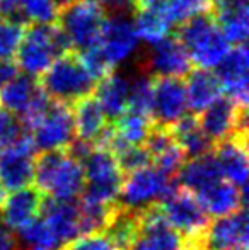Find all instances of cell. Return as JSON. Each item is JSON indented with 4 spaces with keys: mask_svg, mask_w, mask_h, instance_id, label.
<instances>
[{
    "mask_svg": "<svg viewBox=\"0 0 249 250\" xmlns=\"http://www.w3.org/2000/svg\"><path fill=\"white\" fill-rule=\"evenodd\" d=\"M33 182L43 196L75 201L84 189V167L65 150H46L34 155Z\"/></svg>",
    "mask_w": 249,
    "mask_h": 250,
    "instance_id": "obj_1",
    "label": "cell"
},
{
    "mask_svg": "<svg viewBox=\"0 0 249 250\" xmlns=\"http://www.w3.org/2000/svg\"><path fill=\"white\" fill-rule=\"evenodd\" d=\"M68 51H72V46L57 22L33 24L24 29L23 41L16 51V63L26 75L40 77L58 56Z\"/></svg>",
    "mask_w": 249,
    "mask_h": 250,
    "instance_id": "obj_2",
    "label": "cell"
},
{
    "mask_svg": "<svg viewBox=\"0 0 249 250\" xmlns=\"http://www.w3.org/2000/svg\"><path fill=\"white\" fill-rule=\"evenodd\" d=\"M176 38L184 46L191 63L198 68H215L230 50L229 41L220 33L210 10L184 21Z\"/></svg>",
    "mask_w": 249,
    "mask_h": 250,
    "instance_id": "obj_3",
    "label": "cell"
},
{
    "mask_svg": "<svg viewBox=\"0 0 249 250\" xmlns=\"http://www.w3.org/2000/svg\"><path fill=\"white\" fill-rule=\"evenodd\" d=\"M96 80L80 63L79 55L72 51L58 56L38 80V85L51 101L68 105L82 97L91 96L96 89Z\"/></svg>",
    "mask_w": 249,
    "mask_h": 250,
    "instance_id": "obj_4",
    "label": "cell"
},
{
    "mask_svg": "<svg viewBox=\"0 0 249 250\" xmlns=\"http://www.w3.org/2000/svg\"><path fill=\"white\" fill-rule=\"evenodd\" d=\"M157 204L171 227L184 237L186 244H198L202 240L210 223V216L203 211L193 192L174 181Z\"/></svg>",
    "mask_w": 249,
    "mask_h": 250,
    "instance_id": "obj_5",
    "label": "cell"
},
{
    "mask_svg": "<svg viewBox=\"0 0 249 250\" xmlns=\"http://www.w3.org/2000/svg\"><path fill=\"white\" fill-rule=\"evenodd\" d=\"M104 19L106 10L96 0H68L62 3L57 22L70 46L82 51L97 43Z\"/></svg>",
    "mask_w": 249,
    "mask_h": 250,
    "instance_id": "obj_6",
    "label": "cell"
},
{
    "mask_svg": "<svg viewBox=\"0 0 249 250\" xmlns=\"http://www.w3.org/2000/svg\"><path fill=\"white\" fill-rule=\"evenodd\" d=\"M82 199L96 203H116L125 175L118 167L114 155L106 148L94 146L89 157L82 162Z\"/></svg>",
    "mask_w": 249,
    "mask_h": 250,
    "instance_id": "obj_7",
    "label": "cell"
},
{
    "mask_svg": "<svg viewBox=\"0 0 249 250\" xmlns=\"http://www.w3.org/2000/svg\"><path fill=\"white\" fill-rule=\"evenodd\" d=\"M36 145L24 129L10 145L0 148V182L7 191H19L33 184Z\"/></svg>",
    "mask_w": 249,
    "mask_h": 250,
    "instance_id": "obj_8",
    "label": "cell"
},
{
    "mask_svg": "<svg viewBox=\"0 0 249 250\" xmlns=\"http://www.w3.org/2000/svg\"><path fill=\"white\" fill-rule=\"evenodd\" d=\"M176 179H169L154 165L126 174L121 182L118 203L128 209H142L157 203Z\"/></svg>",
    "mask_w": 249,
    "mask_h": 250,
    "instance_id": "obj_9",
    "label": "cell"
},
{
    "mask_svg": "<svg viewBox=\"0 0 249 250\" xmlns=\"http://www.w3.org/2000/svg\"><path fill=\"white\" fill-rule=\"evenodd\" d=\"M186 240L174 230L154 203L140 209V228L135 242L128 250H184Z\"/></svg>",
    "mask_w": 249,
    "mask_h": 250,
    "instance_id": "obj_10",
    "label": "cell"
},
{
    "mask_svg": "<svg viewBox=\"0 0 249 250\" xmlns=\"http://www.w3.org/2000/svg\"><path fill=\"white\" fill-rule=\"evenodd\" d=\"M196 116L202 131L213 145L236 131H248V105L237 104L227 96H220Z\"/></svg>",
    "mask_w": 249,
    "mask_h": 250,
    "instance_id": "obj_11",
    "label": "cell"
},
{
    "mask_svg": "<svg viewBox=\"0 0 249 250\" xmlns=\"http://www.w3.org/2000/svg\"><path fill=\"white\" fill-rule=\"evenodd\" d=\"M29 133L33 136L36 150H65L75 138L72 105L51 101L46 114Z\"/></svg>",
    "mask_w": 249,
    "mask_h": 250,
    "instance_id": "obj_12",
    "label": "cell"
},
{
    "mask_svg": "<svg viewBox=\"0 0 249 250\" xmlns=\"http://www.w3.org/2000/svg\"><path fill=\"white\" fill-rule=\"evenodd\" d=\"M188 112L184 82L178 77H156L152 89V125L169 128Z\"/></svg>",
    "mask_w": 249,
    "mask_h": 250,
    "instance_id": "obj_13",
    "label": "cell"
},
{
    "mask_svg": "<svg viewBox=\"0 0 249 250\" xmlns=\"http://www.w3.org/2000/svg\"><path fill=\"white\" fill-rule=\"evenodd\" d=\"M191 60L181 41L174 38H164L150 44V50L142 58V72L156 77H181L188 75L191 70Z\"/></svg>",
    "mask_w": 249,
    "mask_h": 250,
    "instance_id": "obj_14",
    "label": "cell"
},
{
    "mask_svg": "<svg viewBox=\"0 0 249 250\" xmlns=\"http://www.w3.org/2000/svg\"><path fill=\"white\" fill-rule=\"evenodd\" d=\"M248 213L246 206L227 216L210 221L198 245L205 250H244L248 249Z\"/></svg>",
    "mask_w": 249,
    "mask_h": 250,
    "instance_id": "obj_15",
    "label": "cell"
},
{
    "mask_svg": "<svg viewBox=\"0 0 249 250\" xmlns=\"http://www.w3.org/2000/svg\"><path fill=\"white\" fill-rule=\"evenodd\" d=\"M97 46L104 53L110 63L113 66L126 62L130 56L135 53L138 44V36L135 33L133 22L123 14H118L110 19H104V24L101 27Z\"/></svg>",
    "mask_w": 249,
    "mask_h": 250,
    "instance_id": "obj_16",
    "label": "cell"
},
{
    "mask_svg": "<svg viewBox=\"0 0 249 250\" xmlns=\"http://www.w3.org/2000/svg\"><path fill=\"white\" fill-rule=\"evenodd\" d=\"M222 177L246 191L248 182V131H236L220 140L212 150Z\"/></svg>",
    "mask_w": 249,
    "mask_h": 250,
    "instance_id": "obj_17",
    "label": "cell"
},
{
    "mask_svg": "<svg viewBox=\"0 0 249 250\" xmlns=\"http://www.w3.org/2000/svg\"><path fill=\"white\" fill-rule=\"evenodd\" d=\"M248 72L249 56L246 44L230 48L213 72L219 79L222 92L241 105H248Z\"/></svg>",
    "mask_w": 249,
    "mask_h": 250,
    "instance_id": "obj_18",
    "label": "cell"
},
{
    "mask_svg": "<svg viewBox=\"0 0 249 250\" xmlns=\"http://www.w3.org/2000/svg\"><path fill=\"white\" fill-rule=\"evenodd\" d=\"M210 14L229 44H246L249 14L246 0H222L210 5Z\"/></svg>",
    "mask_w": 249,
    "mask_h": 250,
    "instance_id": "obj_19",
    "label": "cell"
},
{
    "mask_svg": "<svg viewBox=\"0 0 249 250\" xmlns=\"http://www.w3.org/2000/svg\"><path fill=\"white\" fill-rule=\"evenodd\" d=\"M41 218L46 221L62 247L73 238L80 237L79 231V206L77 201H63L45 198L41 204Z\"/></svg>",
    "mask_w": 249,
    "mask_h": 250,
    "instance_id": "obj_20",
    "label": "cell"
},
{
    "mask_svg": "<svg viewBox=\"0 0 249 250\" xmlns=\"http://www.w3.org/2000/svg\"><path fill=\"white\" fill-rule=\"evenodd\" d=\"M195 198L198 199L203 211L212 218L227 216L246 206V191L226 179L213 182L212 186L195 194Z\"/></svg>",
    "mask_w": 249,
    "mask_h": 250,
    "instance_id": "obj_21",
    "label": "cell"
},
{
    "mask_svg": "<svg viewBox=\"0 0 249 250\" xmlns=\"http://www.w3.org/2000/svg\"><path fill=\"white\" fill-rule=\"evenodd\" d=\"M43 199L45 196L36 188L29 186L19 191H12L10 196L7 194L5 203L0 209V220L10 230H17L40 216Z\"/></svg>",
    "mask_w": 249,
    "mask_h": 250,
    "instance_id": "obj_22",
    "label": "cell"
},
{
    "mask_svg": "<svg viewBox=\"0 0 249 250\" xmlns=\"http://www.w3.org/2000/svg\"><path fill=\"white\" fill-rule=\"evenodd\" d=\"M220 179H224L222 172L212 151L196 158H186L176 175L178 184L193 194H198L200 191L206 189Z\"/></svg>",
    "mask_w": 249,
    "mask_h": 250,
    "instance_id": "obj_23",
    "label": "cell"
},
{
    "mask_svg": "<svg viewBox=\"0 0 249 250\" xmlns=\"http://www.w3.org/2000/svg\"><path fill=\"white\" fill-rule=\"evenodd\" d=\"M130 79L118 72H111L96 83L92 96L99 102L108 121H114L128 107Z\"/></svg>",
    "mask_w": 249,
    "mask_h": 250,
    "instance_id": "obj_24",
    "label": "cell"
},
{
    "mask_svg": "<svg viewBox=\"0 0 249 250\" xmlns=\"http://www.w3.org/2000/svg\"><path fill=\"white\" fill-rule=\"evenodd\" d=\"M72 116L77 138L92 143V145L101 136V133L104 131L108 123H110L104 111L101 109L99 102L96 101V97L92 94L73 102Z\"/></svg>",
    "mask_w": 249,
    "mask_h": 250,
    "instance_id": "obj_25",
    "label": "cell"
},
{
    "mask_svg": "<svg viewBox=\"0 0 249 250\" xmlns=\"http://www.w3.org/2000/svg\"><path fill=\"white\" fill-rule=\"evenodd\" d=\"M184 87H186L188 111L193 114H200L203 109H206L213 101L222 96L219 79L215 77V73L206 68L189 70Z\"/></svg>",
    "mask_w": 249,
    "mask_h": 250,
    "instance_id": "obj_26",
    "label": "cell"
},
{
    "mask_svg": "<svg viewBox=\"0 0 249 250\" xmlns=\"http://www.w3.org/2000/svg\"><path fill=\"white\" fill-rule=\"evenodd\" d=\"M169 131L173 135L174 142L181 146L186 158H196L213 150V143L206 138L202 131L198 123V116L193 112H186L181 119H178L173 126H169Z\"/></svg>",
    "mask_w": 249,
    "mask_h": 250,
    "instance_id": "obj_27",
    "label": "cell"
},
{
    "mask_svg": "<svg viewBox=\"0 0 249 250\" xmlns=\"http://www.w3.org/2000/svg\"><path fill=\"white\" fill-rule=\"evenodd\" d=\"M140 228V209H128L116 203L108 227L103 233L116 250H128L135 242Z\"/></svg>",
    "mask_w": 249,
    "mask_h": 250,
    "instance_id": "obj_28",
    "label": "cell"
},
{
    "mask_svg": "<svg viewBox=\"0 0 249 250\" xmlns=\"http://www.w3.org/2000/svg\"><path fill=\"white\" fill-rule=\"evenodd\" d=\"M133 26H135V33L140 40H143L149 44H154L169 36L171 27L174 24L167 16L166 9L162 5H157L138 10Z\"/></svg>",
    "mask_w": 249,
    "mask_h": 250,
    "instance_id": "obj_29",
    "label": "cell"
},
{
    "mask_svg": "<svg viewBox=\"0 0 249 250\" xmlns=\"http://www.w3.org/2000/svg\"><path fill=\"white\" fill-rule=\"evenodd\" d=\"M38 89L40 85L34 80V77L17 75L0 89V105L10 114L21 116L31 104L33 97L36 96Z\"/></svg>",
    "mask_w": 249,
    "mask_h": 250,
    "instance_id": "obj_30",
    "label": "cell"
},
{
    "mask_svg": "<svg viewBox=\"0 0 249 250\" xmlns=\"http://www.w3.org/2000/svg\"><path fill=\"white\" fill-rule=\"evenodd\" d=\"M16 240L19 250H60L62 244L50 230L43 218H34L33 221L16 230Z\"/></svg>",
    "mask_w": 249,
    "mask_h": 250,
    "instance_id": "obj_31",
    "label": "cell"
},
{
    "mask_svg": "<svg viewBox=\"0 0 249 250\" xmlns=\"http://www.w3.org/2000/svg\"><path fill=\"white\" fill-rule=\"evenodd\" d=\"M118 203V201H116ZM116 203H96V201L80 199L79 206V231L80 235L103 233L108 227Z\"/></svg>",
    "mask_w": 249,
    "mask_h": 250,
    "instance_id": "obj_32",
    "label": "cell"
},
{
    "mask_svg": "<svg viewBox=\"0 0 249 250\" xmlns=\"http://www.w3.org/2000/svg\"><path fill=\"white\" fill-rule=\"evenodd\" d=\"M150 128H152V119L133 111H125L113 123L114 135L126 145H143Z\"/></svg>",
    "mask_w": 249,
    "mask_h": 250,
    "instance_id": "obj_33",
    "label": "cell"
},
{
    "mask_svg": "<svg viewBox=\"0 0 249 250\" xmlns=\"http://www.w3.org/2000/svg\"><path fill=\"white\" fill-rule=\"evenodd\" d=\"M152 89L154 79L147 73H140L130 79V92H128V107L126 111L138 112V114L149 116L152 107Z\"/></svg>",
    "mask_w": 249,
    "mask_h": 250,
    "instance_id": "obj_34",
    "label": "cell"
},
{
    "mask_svg": "<svg viewBox=\"0 0 249 250\" xmlns=\"http://www.w3.org/2000/svg\"><path fill=\"white\" fill-rule=\"evenodd\" d=\"M60 7V0H23L21 16L33 24H55Z\"/></svg>",
    "mask_w": 249,
    "mask_h": 250,
    "instance_id": "obj_35",
    "label": "cell"
},
{
    "mask_svg": "<svg viewBox=\"0 0 249 250\" xmlns=\"http://www.w3.org/2000/svg\"><path fill=\"white\" fill-rule=\"evenodd\" d=\"M24 22L0 17V60L12 58L24 36Z\"/></svg>",
    "mask_w": 249,
    "mask_h": 250,
    "instance_id": "obj_36",
    "label": "cell"
},
{
    "mask_svg": "<svg viewBox=\"0 0 249 250\" xmlns=\"http://www.w3.org/2000/svg\"><path fill=\"white\" fill-rule=\"evenodd\" d=\"M77 55H79V60L84 65V68L91 73V77H92L96 82H99L101 79L110 75L114 70V66L111 65L110 60L104 56V53L101 51V48L97 46V44L86 48V50H82V51H77Z\"/></svg>",
    "mask_w": 249,
    "mask_h": 250,
    "instance_id": "obj_37",
    "label": "cell"
},
{
    "mask_svg": "<svg viewBox=\"0 0 249 250\" xmlns=\"http://www.w3.org/2000/svg\"><path fill=\"white\" fill-rule=\"evenodd\" d=\"M60 250H116L104 233L80 235L65 244Z\"/></svg>",
    "mask_w": 249,
    "mask_h": 250,
    "instance_id": "obj_38",
    "label": "cell"
},
{
    "mask_svg": "<svg viewBox=\"0 0 249 250\" xmlns=\"http://www.w3.org/2000/svg\"><path fill=\"white\" fill-rule=\"evenodd\" d=\"M23 131L24 128L17 121V118H14V114L0 105V148L10 145Z\"/></svg>",
    "mask_w": 249,
    "mask_h": 250,
    "instance_id": "obj_39",
    "label": "cell"
},
{
    "mask_svg": "<svg viewBox=\"0 0 249 250\" xmlns=\"http://www.w3.org/2000/svg\"><path fill=\"white\" fill-rule=\"evenodd\" d=\"M19 75V66H17L16 62H12L10 58L7 60H0V89L3 85L14 80Z\"/></svg>",
    "mask_w": 249,
    "mask_h": 250,
    "instance_id": "obj_40",
    "label": "cell"
},
{
    "mask_svg": "<svg viewBox=\"0 0 249 250\" xmlns=\"http://www.w3.org/2000/svg\"><path fill=\"white\" fill-rule=\"evenodd\" d=\"M0 250H19L16 235L9 227L2 223V220H0Z\"/></svg>",
    "mask_w": 249,
    "mask_h": 250,
    "instance_id": "obj_41",
    "label": "cell"
},
{
    "mask_svg": "<svg viewBox=\"0 0 249 250\" xmlns=\"http://www.w3.org/2000/svg\"><path fill=\"white\" fill-rule=\"evenodd\" d=\"M21 3L23 0H0V17L17 19L21 16Z\"/></svg>",
    "mask_w": 249,
    "mask_h": 250,
    "instance_id": "obj_42",
    "label": "cell"
},
{
    "mask_svg": "<svg viewBox=\"0 0 249 250\" xmlns=\"http://www.w3.org/2000/svg\"><path fill=\"white\" fill-rule=\"evenodd\" d=\"M104 10H111V12L123 14L126 10L133 9L132 0H96Z\"/></svg>",
    "mask_w": 249,
    "mask_h": 250,
    "instance_id": "obj_43",
    "label": "cell"
},
{
    "mask_svg": "<svg viewBox=\"0 0 249 250\" xmlns=\"http://www.w3.org/2000/svg\"><path fill=\"white\" fill-rule=\"evenodd\" d=\"M133 2V7L138 10H143V9H150V7H157V5H162L166 0H132Z\"/></svg>",
    "mask_w": 249,
    "mask_h": 250,
    "instance_id": "obj_44",
    "label": "cell"
},
{
    "mask_svg": "<svg viewBox=\"0 0 249 250\" xmlns=\"http://www.w3.org/2000/svg\"><path fill=\"white\" fill-rule=\"evenodd\" d=\"M5 199H7V189L3 188L2 182H0V209H2L3 203H5Z\"/></svg>",
    "mask_w": 249,
    "mask_h": 250,
    "instance_id": "obj_45",
    "label": "cell"
},
{
    "mask_svg": "<svg viewBox=\"0 0 249 250\" xmlns=\"http://www.w3.org/2000/svg\"><path fill=\"white\" fill-rule=\"evenodd\" d=\"M210 2V5H212V3H215V2H222V0H208Z\"/></svg>",
    "mask_w": 249,
    "mask_h": 250,
    "instance_id": "obj_46",
    "label": "cell"
},
{
    "mask_svg": "<svg viewBox=\"0 0 249 250\" xmlns=\"http://www.w3.org/2000/svg\"><path fill=\"white\" fill-rule=\"evenodd\" d=\"M60 2H62V3H63V2H68V0H60Z\"/></svg>",
    "mask_w": 249,
    "mask_h": 250,
    "instance_id": "obj_47",
    "label": "cell"
},
{
    "mask_svg": "<svg viewBox=\"0 0 249 250\" xmlns=\"http://www.w3.org/2000/svg\"><path fill=\"white\" fill-rule=\"evenodd\" d=\"M244 250H248V249H244Z\"/></svg>",
    "mask_w": 249,
    "mask_h": 250,
    "instance_id": "obj_48",
    "label": "cell"
}]
</instances>
